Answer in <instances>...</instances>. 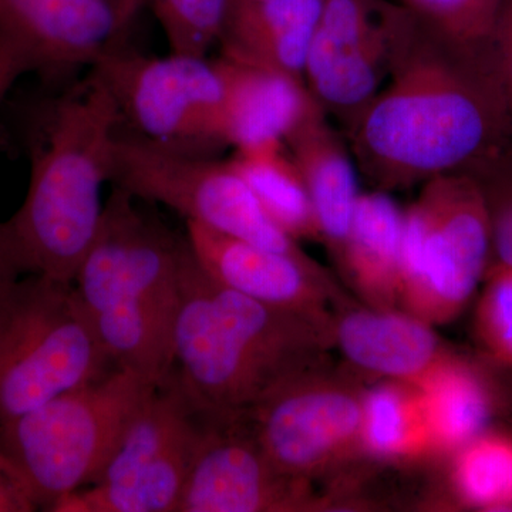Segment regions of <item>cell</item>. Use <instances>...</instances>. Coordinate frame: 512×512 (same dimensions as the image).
Instances as JSON below:
<instances>
[{
    "label": "cell",
    "mask_w": 512,
    "mask_h": 512,
    "mask_svg": "<svg viewBox=\"0 0 512 512\" xmlns=\"http://www.w3.org/2000/svg\"><path fill=\"white\" fill-rule=\"evenodd\" d=\"M375 190H406L473 167L512 140L491 55L416 32L386 86L345 134Z\"/></svg>",
    "instance_id": "cell-1"
},
{
    "label": "cell",
    "mask_w": 512,
    "mask_h": 512,
    "mask_svg": "<svg viewBox=\"0 0 512 512\" xmlns=\"http://www.w3.org/2000/svg\"><path fill=\"white\" fill-rule=\"evenodd\" d=\"M120 127L113 96L92 69L42 104L29 133L25 200L0 222V242L20 274L73 284L100 225Z\"/></svg>",
    "instance_id": "cell-2"
},
{
    "label": "cell",
    "mask_w": 512,
    "mask_h": 512,
    "mask_svg": "<svg viewBox=\"0 0 512 512\" xmlns=\"http://www.w3.org/2000/svg\"><path fill=\"white\" fill-rule=\"evenodd\" d=\"M332 333L312 320L218 284L191 245L181 271L174 369L218 416L251 412L286 384L322 369Z\"/></svg>",
    "instance_id": "cell-3"
},
{
    "label": "cell",
    "mask_w": 512,
    "mask_h": 512,
    "mask_svg": "<svg viewBox=\"0 0 512 512\" xmlns=\"http://www.w3.org/2000/svg\"><path fill=\"white\" fill-rule=\"evenodd\" d=\"M136 201L113 185L73 284L114 367L160 382L174 366L190 241Z\"/></svg>",
    "instance_id": "cell-4"
},
{
    "label": "cell",
    "mask_w": 512,
    "mask_h": 512,
    "mask_svg": "<svg viewBox=\"0 0 512 512\" xmlns=\"http://www.w3.org/2000/svg\"><path fill=\"white\" fill-rule=\"evenodd\" d=\"M157 383L116 367L0 423V450L39 510L49 511L64 495L96 483Z\"/></svg>",
    "instance_id": "cell-5"
},
{
    "label": "cell",
    "mask_w": 512,
    "mask_h": 512,
    "mask_svg": "<svg viewBox=\"0 0 512 512\" xmlns=\"http://www.w3.org/2000/svg\"><path fill=\"white\" fill-rule=\"evenodd\" d=\"M113 369L74 284L26 275L0 295V423Z\"/></svg>",
    "instance_id": "cell-6"
},
{
    "label": "cell",
    "mask_w": 512,
    "mask_h": 512,
    "mask_svg": "<svg viewBox=\"0 0 512 512\" xmlns=\"http://www.w3.org/2000/svg\"><path fill=\"white\" fill-rule=\"evenodd\" d=\"M491 252L476 178L458 171L427 181L404 210L400 309L433 326L453 322L483 284Z\"/></svg>",
    "instance_id": "cell-7"
},
{
    "label": "cell",
    "mask_w": 512,
    "mask_h": 512,
    "mask_svg": "<svg viewBox=\"0 0 512 512\" xmlns=\"http://www.w3.org/2000/svg\"><path fill=\"white\" fill-rule=\"evenodd\" d=\"M215 414L170 370L128 424L96 483L64 495L53 512H177L202 436Z\"/></svg>",
    "instance_id": "cell-8"
},
{
    "label": "cell",
    "mask_w": 512,
    "mask_h": 512,
    "mask_svg": "<svg viewBox=\"0 0 512 512\" xmlns=\"http://www.w3.org/2000/svg\"><path fill=\"white\" fill-rule=\"evenodd\" d=\"M92 70L134 137L197 156L228 146L227 84L217 59L144 55L121 42Z\"/></svg>",
    "instance_id": "cell-9"
},
{
    "label": "cell",
    "mask_w": 512,
    "mask_h": 512,
    "mask_svg": "<svg viewBox=\"0 0 512 512\" xmlns=\"http://www.w3.org/2000/svg\"><path fill=\"white\" fill-rule=\"evenodd\" d=\"M109 183L137 200L165 205L187 222H197L256 247L308 255L269 217L229 160L157 146L120 131L111 148Z\"/></svg>",
    "instance_id": "cell-10"
},
{
    "label": "cell",
    "mask_w": 512,
    "mask_h": 512,
    "mask_svg": "<svg viewBox=\"0 0 512 512\" xmlns=\"http://www.w3.org/2000/svg\"><path fill=\"white\" fill-rule=\"evenodd\" d=\"M417 22L389 0H323L305 83L348 133L389 80Z\"/></svg>",
    "instance_id": "cell-11"
},
{
    "label": "cell",
    "mask_w": 512,
    "mask_h": 512,
    "mask_svg": "<svg viewBox=\"0 0 512 512\" xmlns=\"http://www.w3.org/2000/svg\"><path fill=\"white\" fill-rule=\"evenodd\" d=\"M320 370L242 414L272 464L305 483L357 453L362 439L365 390Z\"/></svg>",
    "instance_id": "cell-12"
},
{
    "label": "cell",
    "mask_w": 512,
    "mask_h": 512,
    "mask_svg": "<svg viewBox=\"0 0 512 512\" xmlns=\"http://www.w3.org/2000/svg\"><path fill=\"white\" fill-rule=\"evenodd\" d=\"M316 505L311 483L278 470L242 414H215L195 453L177 512H295Z\"/></svg>",
    "instance_id": "cell-13"
},
{
    "label": "cell",
    "mask_w": 512,
    "mask_h": 512,
    "mask_svg": "<svg viewBox=\"0 0 512 512\" xmlns=\"http://www.w3.org/2000/svg\"><path fill=\"white\" fill-rule=\"evenodd\" d=\"M144 0H0V35L50 87L90 70L123 42Z\"/></svg>",
    "instance_id": "cell-14"
},
{
    "label": "cell",
    "mask_w": 512,
    "mask_h": 512,
    "mask_svg": "<svg viewBox=\"0 0 512 512\" xmlns=\"http://www.w3.org/2000/svg\"><path fill=\"white\" fill-rule=\"evenodd\" d=\"M187 238L197 261L218 284L332 332L333 313L345 299L311 256L256 247L197 222H187Z\"/></svg>",
    "instance_id": "cell-15"
},
{
    "label": "cell",
    "mask_w": 512,
    "mask_h": 512,
    "mask_svg": "<svg viewBox=\"0 0 512 512\" xmlns=\"http://www.w3.org/2000/svg\"><path fill=\"white\" fill-rule=\"evenodd\" d=\"M332 342L360 372L412 384L454 352L433 325L412 313L345 302L333 313Z\"/></svg>",
    "instance_id": "cell-16"
},
{
    "label": "cell",
    "mask_w": 512,
    "mask_h": 512,
    "mask_svg": "<svg viewBox=\"0 0 512 512\" xmlns=\"http://www.w3.org/2000/svg\"><path fill=\"white\" fill-rule=\"evenodd\" d=\"M227 84V138L235 151L285 144L306 121L326 114L303 80L242 62L217 59Z\"/></svg>",
    "instance_id": "cell-17"
},
{
    "label": "cell",
    "mask_w": 512,
    "mask_h": 512,
    "mask_svg": "<svg viewBox=\"0 0 512 512\" xmlns=\"http://www.w3.org/2000/svg\"><path fill=\"white\" fill-rule=\"evenodd\" d=\"M413 384L423 400L436 457L447 460L504 419L503 375L484 360L453 352Z\"/></svg>",
    "instance_id": "cell-18"
},
{
    "label": "cell",
    "mask_w": 512,
    "mask_h": 512,
    "mask_svg": "<svg viewBox=\"0 0 512 512\" xmlns=\"http://www.w3.org/2000/svg\"><path fill=\"white\" fill-rule=\"evenodd\" d=\"M301 171L311 198L319 244L325 245L336 265L342 258L355 217L360 190L352 151L328 116L306 121L285 141Z\"/></svg>",
    "instance_id": "cell-19"
},
{
    "label": "cell",
    "mask_w": 512,
    "mask_h": 512,
    "mask_svg": "<svg viewBox=\"0 0 512 512\" xmlns=\"http://www.w3.org/2000/svg\"><path fill=\"white\" fill-rule=\"evenodd\" d=\"M323 0H231L221 55L305 82V66Z\"/></svg>",
    "instance_id": "cell-20"
},
{
    "label": "cell",
    "mask_w": 512,
    "mask_h": 512,
    "mask_svg": "<svg viewBox=\"0 0 512 512\" xmlns=\"http://www.w3.org/2000/svg\"><path fill=\"white\" fill-rule=\"evenodd\" d=\"M404 210L389 192H360L338 269L363 305L400 309Z\"/></svg>",
    "instance_id": "cell-21"
},
{
    "label": "cell",
    "mask_w": 512,
    "mask_h": 512,
    "mask_svg": "<svg viewBox=\"0 0 512 512\" xmlns=\"http://www.w3.org/2000/svg\"><path fill=\"white\" fill-rule=\"evenodd\" d=\"M360 451L397 464L436 456L423 400L414 384L384 380L365 389Z\"/></svg>",
    "instance_id": "cell-22"
},
{
    "label": "cell",
    "mask_w": 512,
    "mask_h": 512,
    "mask_svg": "<svg viewBox=\"0 0 512 512\" xmlns=\"http://www.w3.org/2000/svg\"><path fill=\"white\" fill-rule=\"evenodd\" d=\"M229 161L279 227L298 242H319L311 198L285 144L235 151Z\"/></svg>",
    "instance_id": "cell-23"
},
{
    "label": "cell",
    "mask_w": 512,
    "mask_h": 512,
    "mask_svg": "<svg viewBox=\"0 0 512 512\" xmlns=\"http://www.w3.org/2000/svg\"><path fill=\"white\" fill-rule=\"evenodd\" d=\"M447 461L454 503L464 510L512 512L511 424H494Z\"/></svg>",
    "instance_id": "cell-24"
},
{
    "label": "cell",
    "mask_w": 512,
    "mask_h": 512,
    "mask_svg": "<svg viewBox=\"0 0 512 512\" xmlns=\"http://www.w3.org/2000/svg\"><path fill=\"white\" fill-rule=\"evenodd\" d=\"M501 0H397L431 35L468 52L490 55Z\"/></svg>",
    "instance_id": "cell-25"
},
{
    "label": "cell",
    "mask_w": 512,
    "mask_h": 512,
    "mask_svg": "<svg viewBox=\"0 0 512 512\" xmlns=\"http://www.w3.org/2000/svg\"><path fill=\"white\" fill-rule=\"evenodd\" d=\"M474 338L481 360L501 372H512L511 266H488L474 315Z\"/></svg>",
    "instance_id": "cell-26"
},
{
    "label": "cell",
    "mask_w": 512,
    "mask_h": 512,
    "mask_svg": "<svg viewBox=\"0 0 512 512\" xmlns=\"http://www.w3.org/2000/svg\"><path fill=\"white\" fill-rule=\"evenodd\" d=\"M153 10L171 53L207 56L220 40L231 0H144Z\"/></svg>",
    "instance_id": "cell-27"
},
{
    "label": "cell",
    "mask_w": 512,
    "mask_h": 512,
    "mask_svg": "<svg viewBox=\"0 0 512 512\" xmlns=\"http://www.w3.org/2000/svg\"><path fill=\"white\" fill-rule=\"evenodd\" d=\"M466 173L480 184L487 205L493 245L491 264L512 268V140Z\"/></svg>",
    "instance_id": "cell-28"
},
{
    "label": "cell",
    "mask_w": 512,
    "mask_h": 512,
    "mask_svg": "<svg viewBox=\"0 0 512 512\" xmlns=\"http://www.w3.org/2000/svg\"><path fill=\"white\" fill-rule=\"evenodd\" d=\"M491 64L512 130V0H501L491 37Z\"/></svg>",
    "instance_id": "cell-29"
},
{
    "label": "cell",
    "mask_w": 512,
    "mask_h": 512,
    "mask_svg": "<svg viewBox=\"0 0 512 512\" xmlns=\"http://www.w3.org/2000/svg\"><path fill=\"white\" fill-rule=\"evenodd\" d=\"M37 505L18 470L0 450V512H32Z\"/></svg>",
    "instance_id": "cell-30"
},
{
    "label": "cell",
    "mask_w": 512,
    "mask_h": 512,
    "mask_svg": "<svg viewBox=\"0 0 512 512\" xmlns=\"http://www.w3.org/2000/svg\"><path fill=\"white\" fill-rule=\"evenodd\" d=\"M26 73H30V66L25 53L8 37L0 35V101Z\"/></svg>",
    "instance_id": "cell-31"
},
{
    "label": "cell",
    "mask_w": 512,
    "mask_h": 512,
    "mask_svg": "<svg viewBox=\"0 0 512 512\" xmlns=\"http://www.w3.org/2000/svg\"><path fill=\"white\" fill-rule=\"evenodd\" d=\"M20 276L23 275L20 274L18 266H16L13 259L10 258L2 242H0V295L8 291L10 286L15 284Z\"/></svg>",
    "instance_id": "cell-32"
},
{
    "label": "cell",
    "mask_w": 512,
    "mask_h": 512,
    "mask_svg": "<svg viewBox=\"0 0 512 512\" xmlns=\"http://www.w3.org/2000/svg\"><path fill=\"white\" fill-rule=\"evenodd\" d=\"M501 373H503L505 389V413L503 421L512 426V372Z\"/></svg>",
    "instance_id": "cell-33"
}]
</instances>
